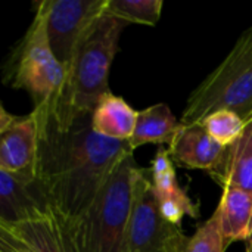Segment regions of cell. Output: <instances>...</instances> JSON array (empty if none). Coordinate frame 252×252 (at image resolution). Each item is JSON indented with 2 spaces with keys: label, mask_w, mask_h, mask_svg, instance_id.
I'll return each mask as SVG.
<instances>
[{
  "label": "cell",
  "mask_w": 252,
  "mask_h": 252,
  "mask_svg": "<svg viewBox=\"0 0 252 252\" xmlns=\"http://www.w3.org/2000/svg\"><path fill=\"white\" fill-rule=\"evenodd\" d=\"M4 81L32 99V109H52L61 103L66 87V71L53 55L43 19L34 13L4 72Z\"/></svg>",
  "instance_id": "cell-5"
},
{
  "label": "cell",
  "mask_w": 252,
  "mask_h": 252,
  "mask_svg": "<svg viewBox=\"0 0 252 252\" xmlns=\"http://www.w3.org/2000/svg\"><path fill=\"white\" fill-rule=\"evenodd\" d=\"M199 124L216 142L229 148L242 136L247 121L233 111L221 109L205 117Z\"/></svg>",
  "instance_id": "cell-18"
},
{
  "label": "cell",
  "mask_w": 252,
  "mask_h": 252,
  "mask_svg": "<svg viewBox=\"0 0 252 252\" xmlns=\"http://www.w3.org/2000/svg\"><path fill=\"white\" fill-rule=\"evenodd\" d=\"M137 170L134 154L123 158L92 207L75 221H61L69 252H127V227Z\"/></svg>",
  "instance_id": "cell-2"
},
{
  "label": "cell",
  "mask_w": 252,
  "mask_h": 252,
  "mask_svg": "<svg viewBox=\"0 0 252 252\" xmlns=\"http://www.w3.org/2000/svg\"><path fill=\"white\" fill-rule=\"evenodd\" d=\"M182 123L177 121L167 103H157L137 111L136 128L131 136L130 146L136 151L143 145L168 146L179 133Z\"/></svg>",
  "instance_id": "cell-16"
},
{
  "label": "cell",
  "mask_w": 252,
  "mask_h": 252,
  "mask_svg": "<svg viewBox=\"0 0 252 252\" xmlns=\"http://www.w3.org/2000/svg\"><path fill=\"white\" fill-rule=\"evenodd\" d=\"M227 109L252 118V44L244 32L223 62L190 93L180 123L199 124L213 112Z\"/></svg>",
  "instance_id": "cell-4"
},
{
  "label": "cell",
  "mask_w": 252,
  "mask_h": 252,
  "mask_svg": "<svg viewBox=\"0 0 252 252\" xmlns=\"http://www.w3.org/2000/svg\"><path fill=\"white\" fill-rule=\"evenodd\" d=\"M227 247L229 245L219 227L217 219L213 216L198 227L192 238H189L186 252H226Z\"/></svg>",
  "instance_id": "cell-19"
},
{
  "label": "cell",
  "mask_w": 252,
  "mask_h": 252,
  "mask_svg": "<svg viewBox=\"0 0 252 252\" xmlns=\"http://www.w3.org/2000/svg\"><path fill=\"white\" fill-rule=\"evenodd\" d=\"M245 32L248 34V37H250V41H251V44H252V27H250V28H248Z\"/></svg>",
  "instance_id": "cell-22"
},
{
  "label": "cell",
  "mask_w": 252,
  "mask_h": 252,
  "mask_svg": "<svg viewBox=\"0 0 252 252\" xmlns=\"http://www.w3.org/2000/svg\"><path fill=\"white\" fill-rule=\"evenodd\" d=\"M177 167L216 173L226 157L227 148L216 142L201 124H182L174 140L167 146Z\"/></svg>",
  "instance_id": "cell-10"
},
{
  "label": "cell",
  "mask_w": 252,
  "mask_h": 252,
  "mask_svg": "<svg viewBox=\"0 0 252 252\" xmlns=\"http://www.w3.org/2000/svg\"><path fill=\"white\" fill-rule=\"evenodd\" d=\"M149 170L154 195L158 201L162 217L168 223L182 227L185 216L199 219V205L193 202V199L177 182L176 165L170 157L168 148H158Z\"/></svg>",
  "instance_id": "cell-9"
},
{
  "label": "cell",
  "mask_w": 252,
  "mask_h": 252,
  "mask_svg": "<svg viewBox=\"0 0 252 252\" xmlns=\"http://www.w3.org/2000/svg\"><path fill=\"white\" fill-rule=\"evenodd\" d=\"M0 252H34L25 242L0 226Z\"/></svg>",
  "instance_id": "cell-20"
},
{
  "label": "cell",
  "mask_w": 252,
  "mask_h": 252,
  "mask_svg": "<svg viewBox=\"0 0 252 252\" xmlns=\"http://www.w3.org/2000/svg\"><path fill=\"white\" fill-rule=\"evenodd\" d=\"M162 0H108V12L127 24L157 25L161 18Z\"/></svg>",
  "instance_id": "cell-17"
},
{
  "label": "cell",
  "mask_w": 252,
  "mask_h": 252,
  "mask_svg": "<svg viewBox=\"0 0 252 252\" xmlns=\"http://www.w3.org/2000/svg\"><path fill=\"white\" fill-rule=\"evenodd\" d=\"M245 252H252V239L250 242H247V250H245Z\"/></svg>",
  "instance_id": "cell-21"
},
{
  "label": "cell",
  "mask_w": 252,
  "mask_h": 252,
  "mask_svg": "<svg viewBox=\"0 0 252 252\" xmlns=\"http://www.w3.org/2000/svg\"><path fill=\"white\" fill-rule=\"evenodd\" d=\"M38 127L35 185L63 223L80 219L94 202L130 142L112 140L92 127V111L58 105L32 109Z\"/></svg>",
  "instance_id": "cell-1"
},
{
  "label": "cell",
  "mask_w": 252,
  "mask_h": 252,
  "mask_svg": "<svg viewBox=\"0 0 252 252\" xmlns=\"http://www.w3.org/2000/svg\"><path fill=\"white\" fill-rule=\"evenodd\" d=\"M108 9V0H41L35 12L44 24L50 49L68 71L89 27Z\"/></svg>",
  "instance_id": "cell-7"
},
{
  "label": "cell",
  "mask_w": 252,
  "mask_h": 252,
  "mask_svg": "<svg viewBox=\"0 0 252 252\" xmlns=\"http://www.w3.org/2000/svg\"><path fill=\"white\" fill-rule=\"evenodd\" d=\"M38 127L32 112L25 117L0 108V170L19 182L37 180Z\"/></svg>",
  "instance_id": "cell-8"
},
{
  "label": "cell",
  "mask_w": 252,
  "mask_h": 252,
  "mask_svg": "<svg viewBox=\"0 0 252 252\" xmlns=\"http://www.w3.org/2000/svg\"><path fill=\"white\" fill-rule=\"evenodd\" d=\"M219 227L227 242H250L252 239V193L238 188H223L216 213Z\"/></svg>",
  "instance_id": "cell-12"
},
{
  "label": "cell",
  "mask_w": 252,
  "mask_h": 252,
  "mask_svg": "<svg viewBox=\"0 0 252 252\" xmlns=\"http://www.w3.org/2000/svg\"><path fill=\"white\" fill-rule=\"evenodd\" d=\"M137 111H134L123 97L106 93L92 112L93 130L108 139L128 142L134 133Z\"/></svg>",
  "instance_id": "cell-14"
},
{
  "label": "cell",
  "mask_w": 252,
  "mask_h": 252,
  "mask_svg": "<svg viewBox=\"0 0 252 252\" xmlns=\"http://www.w3.org/2000/svg\"><path fill=\"white\" fill-rule=\"evenodd\" d=\"M221 188H238L252 193V118L242 136L227 148L221 167L210 174Z\"/></svg>",
  "instance_id": "cell-15"
},
{
  "label": "cell",
  "mask_w": 252,
  "mask_h": 252,
  "mask_svg": "<svg viewBox=\"0 0 252 252\" xmlns=\"http://www.w3.org/2000/svg\"><path fill=\"white\" fill-rule=\"evenodd\" d=\"M127 22L102 13L81 37L66 71L62 106L75 111H94L99 100L111 92L109 71L120 47V37Z\"/></svg>",
  "instance_id": "cell-3"
},
{
  "label": "cell",
  "mask_w": 252,
  "mask_h": 252,
  "mask_svg": "<svg viewBox=\"0 0 252 252\" xmlns=\"http://www.w3.org/2000/svg\"><path fill=\"white\" fill-rule=\"evenodd\" d=\"M47 202L37 185H27L0 170V223H21L43 217Z\"/></svg>",
  "instance_id": "cell-11"
},
{
  "label": "cell",
  "mask_w": 252,
  "mask_h": 252,
  "mask_svg": "<svg viewBox=\"0 0 252 252\" xmlns=\"http://www.w3.org/2000/svg\"><path fill=\"white\" fill-rule=\"evenodd\" d=\"M4 229L25 242L34 252H69L61 220L47 205L43 217L21 223H0Z\"/></svg>",
  "instance_id": "cell-13"
},
{
  "label": "cell",
  "mask_w": 252,
  "mask_h": 252,
  "mask_svg": "<svg viewBox=\"0 0 252 252\" xmlns=\"http://www.w3.org/2000/svg\"><path fill=\"white\" fill-rule=\"evenodd\" d=\"M189 238L168 223L154 195L151 170L139 167L127 227V252H186Z\"/></svg>",
  "instance_id": "cell-6"
}]
</instances>
